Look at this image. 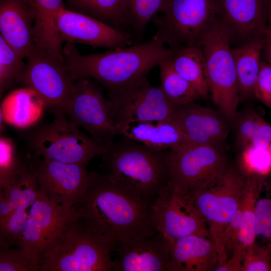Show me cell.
<instances>
[{"instance_id": "cell-28", "label": "cell", "mask_w": 271, "mask_h": 271, "mask_svg": "<svg viewBox=\"0 0 271 271\" xmlns=\"http://www.w3.org/2000/svg\"><path fill=\"white\" fill-rule=\"evenodd\" d=\"M248 176L247 188L241 205L242 215L238 234V245L235 250L243 254L255 243V208L260 195L263 178Z\"/></svg>"}, {"instance_id": "cell-43", "label": "cell", "mask_w": 271, "mask_h": 271, "mask_svg": "<svg viewBox=\"0 0 271 271\" xmlns=\"http://www.w3.org/2000/svg\"><path fill=\"white\" fill-rule=\"evenodd\" d=\"M269 149H270V151H271V142H270V146H269Z\"/></svg>"}, {"instance_id": "cell-32", "label": "cell", "mask_w": 271, "mask_h": 271, "mask_svg": "<svg viewBox=\"0 0 271 271\" xmlns=\"http://www.w3.org/2000/svg\"><path fill=\"white\" fill-rule=\"evenodd\" d=\"M240 170L247 175L264 177L271 172L269 147L250 145L242 150Z\"/></svg>"}, {"instance_id": "cell-10", "label": "cell", "mask_w": 271, "mask_h": 271, "mask_svg": "<svg viewBox=\"0 0 271 271\" xmlns=\"http://www.w3.org/2000/svg\"><path fill=\"white\" fill-rule=\"evenodd\" d=\"M168 163L169 181L185 193L215 182L230 166L221 150L194 143L169 150Z\"/></svg>"}, {"instance_id": "cell-2", "label": "cell", "mask_w": 271, "mask_h": 271, "mask_svg": "<svg viewBox=\"0 0 271 271\" xmlns=\"http://www.w3.org/2000/svg\"><path fill=\"white\" fill-rule=\"evenodd\" d=\"M172 51L153 37L146 42L88 55L81 54L74 44L67 42L62 54L73 81L92 78L109 91L147 76Z\"/></svg>"}, {"instance_id": "cell-16", "label": "cell", "mask_w": 271, "mask_h": 271, "mask_svg": "<svg viewBox=\"0 0 271 271\" xmlns=\"http://www.w3.org/2000/svg\"><path fill=\"white\" fill-rule=\"evenodd\" d=\"M60 42L81 43L94 48L113 49L133 43L129 34L90 15L62 8L56 16Z\"/></svg>"}, {"instance_id": "cell-20", "label": "cell", "mask_w": 271, "mask_h": 271, "mask_svg": "<svg viewBox=\"0 0 271 271\" xmlns=\"http://www.w3.org/2000/svg\"><path fill=\"white\" fill-rule=\"evenodd\" d=\"M167 241L170 271L213 270L219 262L217 246L210 237L192 234Z\"/></svg>"}, {"instance_id": "cell-34", "label": "cell", "mask_w": 271, "mask_h": 271, "mask_svg": "<svg viewBox=\"0 0 271 271\" xmlns=\"http://www.w3.org/2000/svg\"><path fill=\"white\" fill-rule=\"evenodd\" d=\"M259 196L255 208V240L260 239L266 241L269 250L271 246V198Z\"/></svg>"}, {"instance_id": "cell-42", "label": "cell", "mask_w": 271, "mask_h": 271, "mask_svg": "<svg viewBox=\"0 0 271 271\" xmlns=\"http://www.w3.org/2000/svg\"><path fill=\"white\" fill-rule=\"evenodd\" d=\"M67 1L72 11L90 15L91 0Z\"/></svg>"}, {"instance_id": "cell-39", "label": "cell", "mask_w": 271, "mask_h": 271, "mask_svg": "<svg viewBox=\"0 0 271 271\" xmlns=\"http://www.w3.org/2000/svg\"><path fill=\"white\" fill-rule=\"evenodd\" d=\"M254 96L271 109V66L264 60L261 61Z\"/></svg>"}, {"instance_id": "cell-33", "label": "cell", "mask_w": 271, "mask_h": 271, "mask_svg": "<svg viewBox=\"0 0 271 271\" xmlns=\"http://www.w3.org/2000/svg\"><path fill=\"white\" fill-rule=\"evenodd\" d=\"M31 258L21 248L0 247V271H36Z\"/></svg>"}, {"instance_id": "cell-14", "label": "cell", "mask_w": 271, "mask_h": 271, "mask_svg": "<svg viewBox=\"0 0 271 271\" xmlns=\"http://www.w3.org/2000/svg\"><path fill=\"white\" fill-rule=\"evenodd\" d=\"M67 114L99 143L104 145L117 136L109 101L90 78H80L75 83Z\"/></svg>"}, {"instance_id": "cell-6", "label": "cell", "mask_w": 271, "mask_h": 271, "mask_svg": "<svg viewBox=\"0 0 271 271\" xmlns=\"http://www.w3.org/2000/svg\"><path fill=\"white\" fill-rule=\"evenodd\" d=\"M249 176L230 166L216 181L208 186L186 193L199 216L208 227L221 264L227 260L221 236L225 225L241 206Z\"/></svg>"}, {"instance_id": "cell-26", "label": "cell", "mask_w": 271, "mask_h": 271, "mask_svg": "<svg viewBox=\"0 0 271 271\" xmlns=\"http://www.w3.org/2000/svg\"><path fill=\"white\" fill-rule=\"evenodd\" d=\"M44 107L38 95L25 87L12 92L5 99L1 112L5 121L18 127H25L38 119Z\"/></svg>"}, {"instance_id": "cell-19", "label": "cell", "mask_w": 271, "mask_h": 271, "mask_svg": "<svg viewBox=\"0 0 271 271\" xmlns=\"http://www.w3.org/2000/svg\"><path fill=\"white\" fill-rule=\"evenodd\" d=\"M172 122L194 144L212 146L221 150L230 124L219 110L192 102L179 107Z\"/></svg>"}, {"instance_id": "cell-8", "label": "cell", "mask_w": 271, "mask_h": 271, "mask_svg": "<svg viewBox=\"0 0 271 271\" xmlns=\"http://www.w3.org/2000/svg\"><path fill=\"white\" fill-rule=\"evenodd\" d=\"M65 114L54 116L53 121L32 131L29 145L40 158L86 166L94 157L101 156L104 145L79 129Z\"/></svg>"}, {"instance_id": "cell-11", "label": "cell", "mask_w": 271, "mask_h": 271, "mask_svg": "<svg viewBox=\"0 0 271 271\" xmlns=\"http://www.w3.org/2000/svg\"><path fill=\"white\" fill-rule=\"evenodd\" d=\"M114 125L131 121L172 122L178 107L166 97L160 86L145 76L132 83L107 91Z\"/></svg>"}, {"instance_id": "cell-18", "label": "cell", "mask_w": 271, "mask_h": 271, "mask_svg": "<svg viewBox=\"0 0 271 271\" xmlns=\"http://www.w3.org/2000/svg\"><path fill=\"white\" fill-rule=\"evenodd\" d=\"M112 270L170 271L167 240L159 233L138 236L115 247Z\"/></svg>"}, {"instance_id": "cell-5", "label": "cell", "mask_w": 271, "mask_h": 271, "mask_svg": "<svg viewBox=\"0 0 271 271\" xmlns=\"http://www.w3.org/2000/svg\"><path fill=\"white\" fill-rule=\"evenodd\" d=\"M152 21L153 37L171 49L202 46L217 22L216 0H168Z\"/></svg>"}, {"instance_id": "cell-30", "label": "cell", "mask_w": 271, "mask_h": 271, "mask_svg": "<svg viewBox=\"0 0 271 271\" xmlns=\"http://www.w3.org/2000/svg\"><path fill=\"white\" fill-rule=\"evenodd\" d=\"M131 31L140 41L149 24L163 10L168 0H125Z\"/></svg>"}, {"instance_id": "cell-7", "label": "cell", "mask_w": 271, "mask_h": 271, "mask_svg": "<svg viewBox=\"0 0 271 271\" xmlns=\"http://www.w3.org/2000/svg\"><path fill=\"white\" fill-rule=\"evenodd\" d=\"M16 82L34 91L54 115L67 114L74 84L62 53L34 45Z\"/></svg>"}, {"instance_id": "cell-4", "label": "cell", "mask_w": 271, "mask_h": 271, "mask_svg": "<svg viewBox=\"0 0 271 271\" xmlns=\"http://www.w3.org/2000/svg\"><path fill=\"white\" fill-rule=\"evenodd\" d=\"M113 247L88 229L79 217L48 245L38 265L40 271H109Z\"/></svg>"}, {"instance_id": "cell-17", "label": "cell", "mask_w": 271, "mask_h": 271, "mask_svg": "<svg viewBox=\"0 0 271 271\" xmlns=\"http://www.w3.org/2000/svg\"><path fill=\"white\" fill-rule=\"evenodd\" d=\"M269 0H216L217 18L231 48L265 36Z\"/></svg>"}, {"instance_id": "cell-12", "label": "cell", "mask_w": 271, "mask_h": 271, "mask_svg": "<svg viewBox=\"0 0 271 271\" xmlns=\"http://www.w3.org/2000/svg\"><path fill=\"white\" fill-rule=\"evenodd\" d=\"M152 211L155 229L167 240L192 234L212 239L208 226L197 214L186 193L170 181L155 199Z\"/></svg>"}, {"instance_id": "cell-36", "label": "cell", "mask_w": 271, "mask_h": 271, "mask_svg": "<svg viewBox=\"0 0 271 271\" xmlns=\"http://www.w3.org/2000/svg\"><path fill=\"white\" fill-rule=\"evenodd\" d=\"M261 116L249 112L237 116L234 123L236 125V144L241 149L250 145Z\"/></svg>"}, {"instance_id": "cell-13", "label": "cell", "mask_w": 271, "mask_h": 271, "mask_svg": "<svg viewBox=\"0 0 271 271\" xmlns=\"http://www.w3.org/2000/svg\"><path fill=\"white\" fill-rule=\"evenodd\" d=\"M79 217L75 207H68L51 202L39 190L30 208L20 248L32 259L37 270L43 253L68 224Z\"/></svg>"}, {"instance_id": "cell-3", "label": "cell", "mask_w": 271, "mask_h": 271, "mask_svg": "<svg viewBox=\"0 0 271 271\" xmlns=\"http://www.w3.org/2000/svg\"><path fill=\"white\" fill-rule=\"evenodd\" d=\"M104 145L105 173L130 193L154 201L170 180L168 150H157L121 136Z\"/></svg>"}, {"instance_id": "cell-1", "label": "cell", "mask_w": 271, "mask_h": 271, "mask_svg": "<svg viewBox=\"0 0 271 271\" xmlns=\"http://www.w3.org/2000/svg\"><path fill=\"white\" fill-rule=\"evenodd\" d=\"M153 202L127 192L105 173L93 172L87 191L75 207L79 221L114 250L132 238L158 233L152 219Z\"/></svg>"}, {"instance_id": "cell-37", "label": "cell", "mask_w": 271, "mask_h": 271, "mask_svg": "<svg viewBox=\"0 0 271 271\" xmlns=\"http://www.w3.org/2000/svg\"><path fill=\"white\" fill-rule=\"evenodd\" d=\"M268 270H271L269 250L255 243L245 251L241 271Z\"/></svg>"}, {"instance_id": "cell-29", "label": "cell", "mask_w": 271, "mask_h": 271, "mask_svg": "<svg viewBox=\"0 0 271 271\" xmlns=\"http://www.w3.org/2000/svg\"><path fill=\"white\" fill-rule=\"evenodd\" d=\"M90 16L131 35L125 0H91Z\"/></svg>"}, {"instance_id": "cell-41", "label": "cell", "mask_w": 271, "mask_h": 271, "mask_svg": "<svg viewBox=\"0 0 271 271\" xmlns=\"http://www.w3.org/2000/svg\"><path fill=\"white\" fill-rule=\"evenodd\" d=\"M262 53L264 54V60L271 66V0L269 1L267 22Z\"/></svg>"}, {"instance_id": "cell-15", "label": "cell", "mask_w": 271, "mask_h": 271, "mask_svg": "<svg viewBox=\"0 0 271 271\" xmlns=\"http://www.w3.org/2000/svg\"><path fill=\"white\" fill-rule=\"evenodd\" d=\"M86 166L38 157L36 176L40 191L51 202L75 207L87 191L93 175Z\"/></svg>"}, {"instance_id": "cell-25", "label": "cell", "mask_w": 271, "mask_h": 271, "mask_svg": "<svg viewBox=\"0 0 271 271\" xmlns=\"http://www.w3.org/2000/svg\"><path fill=\"white\" fill-rule=\"evenodd\" d=\"M172 50L169 59L173 68L198 91L201 97L206 98L209 90L203 46H190Z\"/></svg>"}, {"instance_id": "cell-27", "label": "cell", "mask_w": 271, "mask_h": 271, "mask_svg": "<svg viewBox=\"0 0 271 271\" xmlns=\"http://www.w3.org/2000/svg\"><path fill=\"white\" fill-rule=\"evenodd\" d=\"M169 57L163 60L158 66L161 80L159 86L163 93L173 105L178 108L195 102L201 97L200 95L175 70Z\"/></svg>"}, {"instance_id": "cell-21", "label": "cell", "mask_w": 271, "mask_h": 271, "mask_svg": "<svg viewBox=\"0 0 271 271\" xmlns=\"http://www.w3.org/2000/svg\"><path fill=\"white\" fill-rule=\"evenodd\" d=\"M35 15L27 0H1V36L16 51L26 58L35 44Z\"/></svg>"}, {"instance_id": "cell-38", "label": "cell", "mask_w": 271, "mask_h": 271, "mask_svg": "<svg viewBox=\"0 0 271 271\" xmlns=\"http://www.w3.org/2000/svg\"><path fill=\"white\" fill-rule=\"evenodd\" d=\"M241 215V205L225 225L222 232L221 243L227 259L228 258V255H231L238 245V234Z\"/></svg>"}, {"instance_id": "cell-22", "label": "cell", "mask_w": 271, "mask_h": 271, "mask_svg": "<svg viewBox=\"0 0 271 271\" xmlns=\"http://www.w3.org/2000/svg\"><path fill=\"white\" fill-rule=\"evenodd\" d=\"M116 135L157 150H168L193 143L173 122L131 121L116 126Z\"/></svg>"}, {"instance_id": "cell-35", "label": "cell", "mask_w": 271, "mask_h": 271, "mask_svg": "<svg viewBox=\"0 0 271 271\" xmlns=\"http://www.w3.org/2000/svg\"><path fill=\"white\" fill-rule=\"evenodd\" d=\"M0 186H2L15 173L20 159L16 154L12 141L3 137L0 140Z\"/></svg>"}, {"instance_id": "cell-23", "label": "cell", "mask_w": 271, "mask_h": 271, "mask_svg": "<svg viewBox=\"0 0 271 271\" xmlns=\"http://www.w3.org/2000/svg\"><path fill=\"white\" fill-rule=\"evenodd\" d=\"M264 39L265 36L241 46L231 48L240 99L255 97V86L260 70Z\"/></svg>"}, {"instance_id": "cell-31", "label": "cell", "mask_w": 271, "mask_h": 271, "mask_svg": "<svg viewBox=\"0 0 271 271\" xmlns=\"http://www.w3.org/2000/svg\"><path fill=\"white\" fill-rule=\"evenodd\" d=\"M25 58L0 35V95L16 81L22 71Z\"/></svg>"}, {"instance_id": "cell-9", "label": "cell", "mask_w": 271, "mask_h": 271, "mask_svg": "<svg viewBox=\"0 0 271 271\" xmlns=\"http://www.w3.org/2000/svg\"><path fill=\"white\" fill-rule=\"evenodd\" d=\"M206 79L214 104L234 124L240 100L235 66L226 32L217 21L202 45Z\"/></svg>"}, {"instance_id": "cell-40", "label": "cell", "mask_w": 271, "mask_h": 271, "mask_svg": "<svg viewBox=\"0 0 271 271\" xmlns=\"http://www.w3.org/2000/svg\"><path fill=\"white\" fill-rule=\"evenodd\" d=\"M270 142L271 125L261 117L250 145L269 147Z\"/></svg>"}, {"instance_id": "cell-24", "label": "cell", "mask_w": 271, "mask_h": 271, "mask_svg": "<svg viewBox=\"0 0 271 271\" xmlns=\"http://www.w3.org/2000/svg\"><path fill=\"white\" fill-rule=\"evenodd\" d=\"M27 1L35 15L33 37L35 45L61 52L62 46L56 27V16L65 8L63 0Z\"/></svg>"}]
</instances>
